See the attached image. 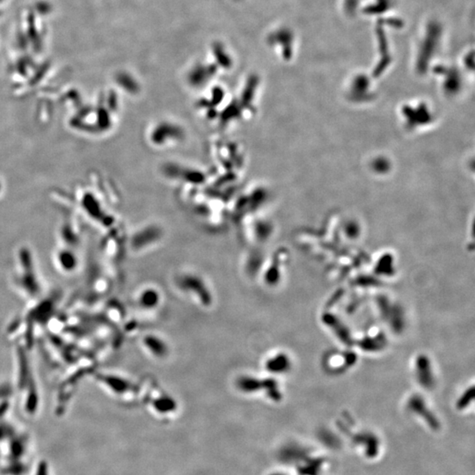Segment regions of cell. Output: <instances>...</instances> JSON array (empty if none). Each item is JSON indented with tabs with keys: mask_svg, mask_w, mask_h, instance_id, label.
<instances>
[{
	"mask_svg": "<svg viewBox=\"0 0 475 475\" xmlns=\"http://www.w3.org/2000/svg\"><path fill=\"white\" fill-rule=\"evenodd\" d=\"M177 286L186 294L189 295L194 301L199 302L204 307H209L213 302V296L206 281L202 277L194 274H183L178 277Z\"/></svg>",
	"mask_w": 475,
	"mask_h": 475,
	"instance_id": "obj_1",
	"label": "cell"
},
{
	"mask_svg": "<svg viewBox=\"0 0 475 475\" xmlns=\"http://www.w3.org/2000/svg\"><path fill=\"white\" fill-rule=\"evenodd\" d=\"M184 136V132L174 123L169 122L159 123L154 126L152 131L151 130L150 140L154 145L162 146L164 145L172 144V141L179 142Z\"/></svg>",
	"mask_w": 475,
	"mask_h": 475,
	"instance_id": "obj_2",
	"label": "cell"
},
{
	"mask_svg": "<svg viewBox=\"0 0 475 475\" xmlns=\"http://www.w3.org/2000/svg\"><path fill=\"white\" fill-rule=\"evenodd\" d=\"M142 344L151 356L157 359L166 358L169 353V346L166 340L155 334H147L143 338Z\"/></svg>",
	"mask_w": 475,
	"mask_h": 475,
	"instance_id": "obj_3",
	"label": "cell"
},
{
	"mask_svg": "<svg viewBox=\"0 0 475 475\" xmlns=\"http://www.w3.org/2000/svg\"><path fill=\"white\" fill-rule=\"evenodd\" d=\"M136 301L142 309L145 311H152L158 308L161 302V294L156 288L147 287L141 290Z\"/></svg>",
	"mask_w": 475,
	"mask_h": 475,
	"instance_id": "obj_4",
	"label": "cell"
}]
</instances>
